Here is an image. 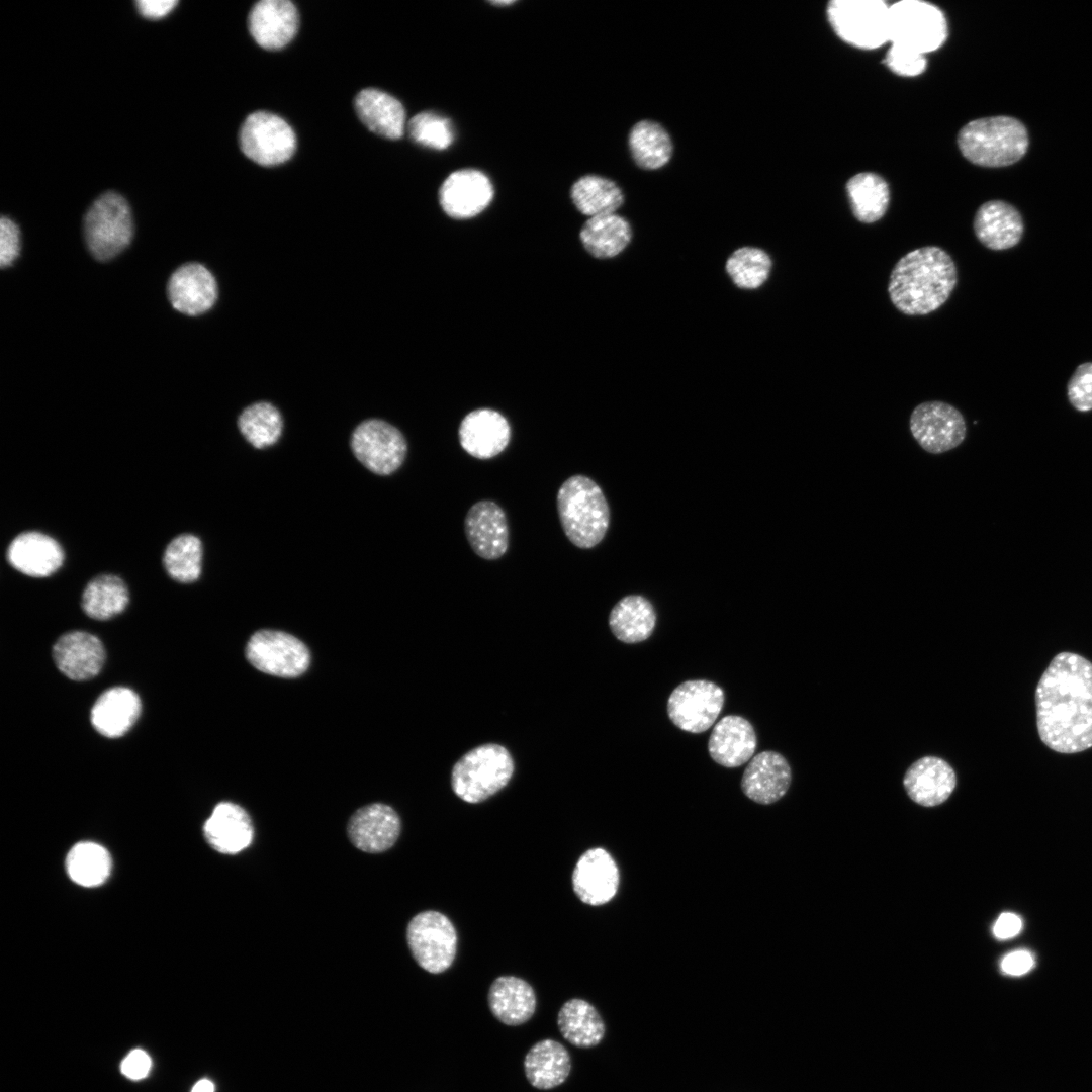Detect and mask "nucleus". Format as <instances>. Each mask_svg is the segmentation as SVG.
<instances>
[{
  "label": "nucleus",
  "mask_w": 1092,
  "mask_h": 1092,
  "mask_svg": "<svg viewBox=\"0 0 1092 1092\" xmlns=\"http://www.w3.org/2000/svg\"><path fill=\"white\" fill-rule=\"evenodd\" d=\"M354 105L358 117L369 130L392 140L403 135L405 110L395 97L367 88L357 94Z\"/></svg>",
  "instance_id": "obj_30"
},
{
  "label": "nucleus",
  "mask_w": 1092,
  "mask_h": 1092,
  "mask_svg": "<svg viewBox=\"0 0 1092 1092\" xmlns=\"http://www.w3.org/2000/svg\"><path fill=\"white\" fill-rule=\"evenodd\" d=\"M141 700L130 689L115 687L105 691L94 703L91 723L103 736L114 738L125 734L141 713Z\"/></svg>",
  "instance_id": "obj_29"
},
{
  "label": "nucleus",
  "mask_w": 1092,
  "mask_h": 1092,
  "mask_svg": "<svg viewBox=\"0 0 1092 1092\" xmlns=\"http://www.w3.org/2000/svg\"><path fill=\"white\" fill-rule=\"evenodd\" d=\"M202 545L192 534L174 538L166 547L163 564L167 573L176 581L193 582L200 576Z\"/></svg>",
  "instance_id": "obj_43"
},
{
  "label": "nucleus",
  "mask_w": 1092,
  "mask_h": 1092,
  "mask_svg": "<svg viewBox=\"0 0 1092 1092\" xmlns=\"http://www.w3.org/2000/svg\"><path fill=\"white\" fill-rule=\"evenodd\" d=\"M84 236L91 255L99 261L121 253L133 236L132 214L125 198L113 191L100 195L84 216Z\"/></svg>",
  "instance_id": "obj_6"
},
{
  "label": "nucleus",
  "mask_w": 1092,
  "mask_h": 1092,
  "mask_svg": "<svg viewBox=\"0 0 1092 1092\" xmlns=\"http://www.w3.org/2000/svg\"><path fill=\"white\" fill-rule=\"evenodd\" d=\"M128 601V590L121 578L102 574L90 580L84 588L82 608L93 619L107 620L121 613Z\"/></svg>",
  "instance_id": "obj_39"
},
{
  "label": "nucleus",
  "mask_w": 1092,
  "mask_h": 1092,
  "mask_svg": "<svg viewBox=\"0 0 1092 1092\" xmlns=\"http://www.w3.org/2000/svg\"><path fill=\"white\" fill-rule=\"evenodd\" d=\"M406 941L415 961L429 973L446 971L455 959L457 933L440 912L428 910L414 916L406 927Z\"/></svg>",
  "instance_id": "obj_9"
},
{
  "label": "nucleus",
  "mask_w": 1092,
  "mask_h": 1092,
  "mask_svg": "<svg viewBox=\"0 0 1092 1092\" xmlns=\"http://www.w3.org/2000/svg\"><path fill=\"white\" fill-rule=\"evenodd\" d=\"M724 701V691L715 682L687 680L671 692L667 700V715L680 730L698 734L714 724Z\"/></svg>",
  "instance_id": "obj_13"
},
{
  "label": "nucleus",
  "mask_w": 1092,
  "mask_h": 1092,
  "mask_svg": "<svg viewBox=\"0 0 1092 1092\" xmlns=\"http://www.w3.org/2000/svg\"><path fill=\"white\" fill-rule=\"evenodd\" d=\"M487 999L492 1015L511 1026L528 1021L536 1008V996L532 986L514 976L496 978L490 985Z\"/></svg>",
  "instance_id": "obj_31"
},
{
  "label": "nucleus",
  "mask_w": 1092,
  "mask_h": 1092,
  "mask_svg": "<svg viewBox=\"0 0 1092 1092\" xmlns=\"http://www.w3.org/2000/svg\"><path fill=\"white\" fill-rule=\"evenodd\" d=\"M557 512L564 534L578 548L598 545L609 527L610 511L601 487L581 474L567 478L557 492Z\"/></svg>",
  "instance_id": "obj_4"
},
{
  "label": "nucleus",
  "mask_w": 1092,
  "mask_h": 1092,
  "mask_svg": "<svg viewBox=\"0 0 1092 1092\" xmlns=\"http://www.w3.org/2000/svg\"><path fill=\"white\" fill-rule=\"evenodd\" d=\"M514 2L515 1H491L490 3L494 4V5H510V4H513Z\"/></svg>",
  "instance_id": "obj_53"
},
{
  "label": "nucleus",
  "mask_w": 1092,
  "mask_h": 1092,
  "mask_svg": "<svg viewBox=\"0 0 1092 1092\" xmlns=\"http://www.w3.org/2000/svg\"><path fill=\"white\" fill-rule=\"evenodd\" d=\"M298 12L288 0H263L250 11L248 26L255 41L267 50L285 47L298 29Z\"/></svg>",
  "instance_id": "obj_22"
},
{
  "label": "nucleus",
  "mask_w": 1092,
  "mask_h": 1092,
  "mask_svg": "<svg viewBox=\"0 0 1092 1092\" xmlns=\"http://www.w3.org/2000/svg\"><path fill=\"white\" fill-rule=\"evenodd\" d=\"M7 560L23 574L46 577L61 567L64 552L60 544L49 535L29 531L12 540L7 550Z\"/></svg>",
  "instance_id": "obj_28"
},
{
  "label": "nucleus",
  "mask_w": 1092,
  "mask_h": 1092,
  "mask_svg": "<svg viewBox=\"0 0 1092 1092\" xmlns=\"http://www.w3.org/2000/svg\"><path fill=\"white\" fill-rule=\"evenodd\" d=\"M459 443L470 456L485 460L500 454L511 440L508 420L491 408L468 413L458 429Z\"/></svg>",
  "instance_id": "obj_20"
},
{
  "label": "nucleus",
  "mask_w": 1092,
  "mask_h": 1092,
  "mask_svg": "<svg viewBox=\"0 0 1092 1092\" xmlns=\"http://www.w3.org/2000/svg\"><path fill=\"white\" fill-rule=\"evenodd\" d=\"M957 784L956 772L945 760L936 756H924L907 769L903 785L912 801L934 807L946 801Z\"/></svg>",
  "instance_id": "obj_23"
},
{
  "label": "nucleus",
  "mask_w": 1092,
  "mask_h": 1092,
  "mask_svg": "<svg viewBox=\"0 0 1092 1092\" xmlns=\"http://www.w3.org/2000/svg\"><path fill=\"white\" fill-rule=\"evenodd\" d=\"M489 178L476 169L451 173L439 189V202L444 212L456 219L471 218L482 212L493 198Z\"/></svg>",
  "instance_id": "obj_15"
},
{
  "label": "nucleus",
  "mask_w": 1092,
  "mask_h": 1092,
  "mask_svg": "<svg viewBox=\"0 0 1092 1092\" xmlns=\"http://www.w3.org/2000/svg\"><path fill=\"white\" fill-rule=\"evenodd\" d=\"M883 63L893 73L903 77L918 76L927 65L923 54L895 43H891Z\"/></svg>",
  "instance_id": "obj_45"
},
{
  "label": "nucleus",
  "mask_w": 1092,
  "mask_h": 1092,
  "mask_svg": "<svg viewBox=\"0 0 1092 1092\" xmlns=\"http://www.w3.org/2000/svg\"><path fill=\"white\" fill-rule=\"evenodd\" d=\"M724 269L737 288L755 290L768 280L772 269V259L761 248L742 246L728 256Z\"/></svg>",
  "instance_id": "obj_40"
},
{
  "label": "nucleus",
  "mask_w": 1092,
  "mask_h": 1092,
  "mask_svg": "<svg viewBox=\"0 0 1092 1092\" xmlns=\"http://www.w3.org/2000/svg\"><path fill=\"white\" fill-rule=\"evenodd\" d=\"M513 771V758L504 746L483 744L465 753L455 763L451 785L461 800L479 803L503 789Z\"/></svg>",
  "instance_id": "obj_5"
},
{
  "label": "nucleus",
  "mask_w": 1092,
  "mask_h": 1092,
  "mask_svg": "<svg viewBox=\"0 0 1092 1092\" xmlns=\"http://www.w3.org/2000/svg\"><path fill=\"white\" fill-rule=\"evenodd\" d=\"M629 147L636 164L646 170L664 166L672 154V143L667 131L657 122H637L629 134Z\"/></svg>",
  "instance_id": "obj_38"
},
{
  "label": "nucleus",
  "mask_w": 1092,
  "mask_h": 1092,
  "mask_svg": "<svg viewBox=\"0 0 1092 1092\" xmlns=\"http://www.w3.org/2000/svg\"><path fill=\"white\" fill-rule=\"evenodd\" d=\"M135 3L139 12L152 19L166 16L178 4L176 0H139Z\"/></svg>",
  "instance_id": "obj_51"
},
{
  "label": "nucleus",
  "mask_w": 1092,
  "mask_h": 1092,
  "mask_svg": "<svg viewBox=\"0 0 1092 1092\" xmlns=\"http://www.w3.org/2000/svg\"><path fill=\"white\" fill-rule=\"evenodd\" d=\"M948 34L943 12L918 0L896 2L889 9V41L920 54L939 49Z\"/></svg>",
  "instance_id": "obj_8"
},
{
  "label": "nucleus",
  "mask_w": 1092,
  "mask_h": 1092,
  "mask_svg": "<svg viewBox=\"0 0 1092 1092\" xmlns=\"http://www.w3.org/2000/svg\"><path fill=\"white\" fill-rule=\"evenodd\" d=\"M246 657L258 670L279 677H296L308 667L310 654L306 645L291 634L260 630L246 645Z\"/></svg>",
  "instance_id": "obj_11"
},
{
  "label": "nucleus",
  "mask_w": 1092,
  "mask_h": 1092,
  "mask_svg": "<svg viewBox=\"0 0 1092 1092\" xmlns=\"http://www.w3.org/2000/svg\"><path fill=\"white\" fill-rule=\"evenodd\" d=\"M238 427L251 445L261 449L275 444L280 438L283 419L274 404L258 401L243 410L238 418Z\"/></svg>",
  "instance_id": "obj_42"
},
{
  "label": "nucleus",
  "mask_w": 1092,
  "mask_h": 1092,
  "mask_svg": "<svg viewBox=\"0 0 1092 1092\" xmlns=\"http://www.w3.org/2000/svg\"><path fill=\"white\" fill-rule=\"evenodd\" d=\"M1067 396L1078 412L1092 411V362L1079 365L1067 385Z\"/></svg>",
  "instance_id": "obj_46"
},
{
  "label": "nucleus",
  "mask_w": 1092,
  "mask_h": 1092,
  "mask_svg": "<svg viewBox=\"0 0 1092 1092\" xmlns=\"http://www.w3.org/2000/svg\"><path fill=\"white\" fill-rule=\"evenodd\" d=\"M464 531L472 550L483 559H498L508 550L507 516L493 500H479L469 508L464 519Z\"/></svg>",
  "instance_id": "obj_18"
},
{
  "label": "nucleus",
  "mask_w": 1092,
  "mask_h": 1092,
  "mask_svg": "<svg viewBox=\"0 0 1092 1092\" xmlns=\"http://www.w3.org/2000/svg\"><path fill=\"white\" fill-rule=\"evenodd\" d=\"M656 623L652 604L644 597L630 595L621 599L611 610L609 626L615 637L628 644L648 639Z\"/></svg>",
  "instance_id": "obj_34"
},
{
  "label": "nucleus",
  "mask_w": 1092,
  "mask_h": 1092,
  "mask_svg": "<svg viewBox=\"0 0 1092 1092\" xmlns=\"http://www.w3.org/2000/svg\"><path fill=\"white\" fill-rule=\"evenodd\" d=\"M407 127L412 140L427 148L445 150L454 142V128L450 119L433 111L416 114Z\"/></svg>",
  "instance_id": "obj_44"
},
{
  "label": "nucleus",
  "mask_w": 1092,
  "mask_h": 1092,
  "mask_svg": "<svg viewBox=\"0 0 1092 1092\" xmlns=\"http://www.w3.org/2000/svg\"><path fill=\"white\" fill-rule=\"evenodd\" d=\"M401 830L398 814L390 806L372 803L356 810L347 824L351 843L367 853H381L391 848Z\"/></svg>",
  "instance_id": "obj_16"
},
{
  "label": "nucleus",
  "mask_w": 1092,
  "mask_h": 1092,
  "mask_svg": "<svg viewBox=\"0 0 1092 1092\" xmlns=\"http://www.w3.org/2000/svg\"><path fill=\"white\" fill-rule=\"evenodd\" d=\"M909 427L920 447L931 454L957 448L967 434L962 413L951 404L938 400L918 404L911 413Z\"/></svg>",
  "instance_id": "obj_14"
},
{
  "label": "nucleus",
  "mask_w": 1092,
  "mask_h": 1092,
  "mask_svg": "<svg viewBox=\"0 0 1092 1092\" xmlns=\"http://www.w3.org/2000/svg\"><path fill=\"white\" fill-rule=\"evenodd\" d=\"M351 448L356 458L369 470L379 475H389L403 463L407 445L402 433L394 426L379 419L360 423L351 437Z\"/></svg>",
  "instance_id": "obj_12"
},
{
  "label": "nucleus",
  "mask_w": 1092,
  "mask_h": 1092,
  "mask_svg": "<svg viewBox=\"0 0 1092 1092\" xmlns=\"http://www.w3.org/2000/svg\"><path fill=\"white\" fill-rule=\"evenodd\" d=\"M151 1067V1059L142 1050L131 1051L121 1063V1072L129 1079L139 1080L144 1078Z\"/></svg>",
  "instance_id": "obj_48"
},
{
  "label": "nucleus",
  "mask_w": 1092,
  "mask_h": 1092,
  "mask_svg": "<svg viewBox=\"0 0 1092 1092\" xmlns=\"http://www.w3.org/2000/svg\"><path fill=\"white\" fill-rule=\"evenodd\" d=\"M59 670L73 680L94 677L102 668L105 652L101 641L84 631H73L59 638L53 647Z\"/></svg>",
  "instance_id": "obj_24"
},
{
  "label": "nucleus",
  "mask_w": 1092,
  "mask_h": 1092,
  "mask_svg": "<svg viewBox=\"0 0 1092 1092\" xmlns=\"http://www.w3.org/2000/svg\"><path fill=\"white\" fill-rule=\"evenodd\" d=\"M973 228L977 239L994 251L1007 250L1019 243L1024 225L1018 210L1002 200L983 203L977 210Z\"/></svg>",
  "instance_id": "obj_27"
},
{
  "label": "nucleus",
  "mask_w": 1092,
  "mask_h": 1092,
  "mask_svg": "<svg viewBox=\"0 0 1092 1092\" xmlns=\"http://www.w3.org/2000/svg\"><path fill=\"white\" fill-rule=\"evenodd\" d=\"M239 141L245 156L262 166L282 164L296 149V136L290 125L267 111L251 113L245 119Z\"/></svg>",
  "instance_id": "obj_10"
},
{
  "label": "nucleus",
  "mask_w": 1092,
  "mask_h": 1092,
  "mask_svg": "<svg viewBox=\"0 0 1092 1092\" xmlns=\"http://www.w3.org/2000/svg\"><path fill=\"white\" fill-rule=\"evenodd\" d=\"M20 251V233L17 224L8 217L0 219V265L10 266Z\"/></svg>",
  "instance_id": "obj_47"
},
{
  "label": "nucleus",
  "mask_w": 1092,
  "mask_h": 1092,
  "mask_svg": "<svg viewBox=\"0 0 1092 1092\" xmlns=\"http://www.w3.org/2000/svg\"><path fill=\"white\" fill-rule=\"evenodd\" d=\"M1037 732L1050 749L1072 754L1092 747V662L1073 652L1055 655L1035 690Z\"/></svg>",
  "instance_id": "obj_1"
},
{
  "label": "nucleus",
  "mask_w": 1092,
  "mask_h": 1092,
  "mask_svg": "<svg viewBox=\"0 0 1092 1092\" xmlns=\"http://www.w3.org/2000/svg\"><path fill=\"white\" fill-rule=\"evenodd\" d=\"M958 282L953 259L942 248L925 246L901 257L893 267L888 293L906 315H926L941 307Z\"/></svg>",
  "instance_id": "obj_2"
},
{
  "label": "nucleus",
  "mask_w": 1092,
  "mask_h": 1092,
  "mask_svg": "<svg viewBox=\"0 0 1092 1092\" xmlns=\"http://www.w3.org/2000/svg\"><path fill=\"white\" fill-rule=\"evenodd\" d=\"M66 868L71 880L83 887H96L108 878L111 857L108 851L94 842H80L69 851Z\"/></svg>",
  "instance_id": "obj_41"
},
{
  "label": "nucleus",
  "mask_w": 1092,
  "mask_h": 1092,
  "mask_svg": "<svg viewBox=\"0 0 1092 1092\" xmlns=\"http://www.w3.org/2000/svg\"><path fill=\"white\" fill-rule=\"evenodd\" d=\"M167 292L172 306L188 315L209 310L217 300L218 286L213 274L200 263H186L171 275Z\"/></svg>",
  "instance_id": "obj_19"
},
{
  "label": "nucleus",
  "mask_w": 1092,
  "mask_h": 1092,
  "mask_svg": "<svg viewBox=\"0 0 1092 1092\" xmlns=\"http://www.w3.org/2000/svg\"><path fill=\"white\" fill-rule=\"evenodd\" d=\"M619 869L604 848L586 850L577 860L572 873V887L585 904L600 906L611 901L618 890Z\"/></svg>",
  "instance_id": "obj_17"
},
{
  "label": "nucleus",
  "mask_w": 1092,
  "mask_h": 1092,
  "mask_svg": "<svg viewBox=\"0 0 1092 1092\" xmlns=\"http://www.w3.org/2000/svg\"><path fill=\"white\" fill-rule=\"evenodd\" d=\"M889 9L882 0H832L826 14L834 32L844 42L874 50L889 41Z\"/></svg>",
  "instance_id": "obj_7"
},
{
  "label": "nucleus",
  "mask_w": 1092,
  "mask_h": 1092,
  "mask_svg": "<svg viewBox=\"0 0 1092 1092\" xmlns=\"http://www.w3.org/2000/svg\"><path fill=\"white\" fill-rule=\"evenodd\" d=\"M791 781V767L786 758L776 751H762L753 756L746 766L741 789L753 802L769 805L787 793Z\"/></svg>",
  "instance_id": "obj_21"
},
{
  "label": "nucleus",
  "mask_w": 1092,
  "mask_h": 1092,
  "mask_svg": "<svg viewBox=\"0 0 1092 1092\" xmlns=\"http://www.w3.org/2000/svg\"><path fill=\"white\" fill-rule=\"evenodd\" d=\"M756 744L757 737L751 723L741 716L728 715L713 728L708 751L716 763L733 768L752 758Z\"/></svg>",
  "instance_id": "obj_25"
},
{
  "label": "nucleus",
  "mask_w": 1092,
  "mask_h": 1092,
  "mask_svg": "<svg viewBox=\"0 0 1092 1092\" xmlns=\"http://www.w3.org/2000/svg\"><path fill=\"white\" fill-rule=\"evenodd\" d=\"M962 155L988 168L1006 167L1021 160L1028 149V133L1018 119L999 115L972 120L957 138Z\"/></svg>",
  "instance_id": "obj_3"
},
{
  "label": "nucleus",
  "mask_w": 1092,
  "mask_h": 1092,
  "mask_svg": "<svg viewBox=\"0 0 1092 1092\" xmlns=\"http://www.w3.org/2000/svg\"><path fill=\"white\" fill-rule=\"evenodd\" d=\"M557 1024L564 1039L577 1048L596 1046L605 1035V1023L598 1010L578 998L570 999L561 1006Z\"/></svg>",
  "instance_id": "obj_35"
},
{
  "label": "nucleus",
  "mask_w": 1092,
  "mask_h": 1092,
  "mask_svg": "<svg viewBox=\"0 0 1092 1092\" xmlns=\"http://www.w3.org/2000/svg\"><path fill=\"white\" fill-rule=\"evenodd\" d=\"M846 192L854 217L863 223L881 219L890 203V190L883 177L873 172L852 176L846 183Z\"/></svg>",
  "instance_id": "obj_36"
},
{
  "label": "nucleus",
  "mask_w": 1092,
  "mask_h": 1092,
  "mask_svg": "<svg viewBox=\"0 0 1092 1092\" xmlns=\"http://www.w3.org/2000/svg\"><path fill=\"white\" fill-rule=\"evenodd\" d=\"M1034 966V958L1025 949L1015 950L1005 956L1001 962L1002 971L1010 976H1021Z\"/></svg>",
  "instance_id": "obj_49"
},
{
  "label": "nucleus",
  "mask_w": 1092,
  "mask_h": 1092,
  "mask_svg": "<svg viewBox=\"0 0 1092 1092\" xmlns=\"http://www.w3.org/2000/svg\"><path fill=\"white\" fill-rule=\"evenodd\" d=\"M525 1074L530 1084L542 1090L562 1084L571 1070L570 1056L558 1041L543 1039L536 1042L524 1060Z\"/></svg>",
  "instance_id": "obj_32"
},
{
  "label": "nucleus",
  "mask_w": 1092,
  "mask_h": 1092,
  "mask_svg": "<svg viewBox=\"0 0 1092 1092\" xmlns=\"http://www.w3.org/2000/svg\"><path fill=\"white\" fill-rule=\"evenodd\" d=\"M632 228L617 213L589 217L580 230L584 249L595 258L610 259L620 255L631 243Z\"/></svg>",
  "instance_id": "obj_33"
},
{
  "label": "nucleus",
  "mask_w": 1092,
  "mask_h": 1092,
  "mask_svg": "<svg viewBox=\"0 0 1092 1092\" xmlns=\"http://www.w3.org/2000/svg\"><path fill=\"white\" fill-rule=\"evenodd\" d=\"M213 1091H214V1086H213L212 1082L207 1080V1079H202V1080L198 1081L194 1085V1087L192 1089V1092H213Z\"/></svg>",
  "instance_id": "obj_52"
},
{
  "label": "nucleus",
  "mask_w": 1092,
  "mask_h": 1092,
  "mask_svg": "<svg viewBox=\"0 0 1092 1092\" xmlns=\"http://www.w3.org/2000/svg\"><path fill=\"white\" fill-rule=\"evenodd\" d=\"M207 843L222 854H236L253 840L254 828L247 811L232 802L218 803L203 825Z\"/></svg>",
  "instance_id": "obj_26"
},
{
  "label": "nucleus",
  "mask_w": 1092,
  "mask_h": 1092,
  "mask_svg": "<svg viewBox=\"0 0 1092 1092\" xmlns=\"http://www.w3.org/2000/svg\"><path fill=\"white\" fill-rule=\"evenodd\" d=\"M1022 928L1020 917L1014 913H1002L995 922L993 932L998 939L1016 936Z\"/></svg>",
  "instance_id": "obj_50"
},
{
  "label": "nucleus",
  "mask_w": 1092,
  "mask_h": 1092,
  "mask_svg": "<svg viewBox=\"0 0 1092 1092\" xmlns=\"http://www.w3.org/2000/svg\"><path fill=\"white\" fill-rule=\"evenodd\" d=\"M570 196L575 207L589 217L616 213L624 201L620 187L614 181L598 175L579 178L572 185Z\"/></svg>",
  "instance_id": "obj_37"
}]
</instances>
